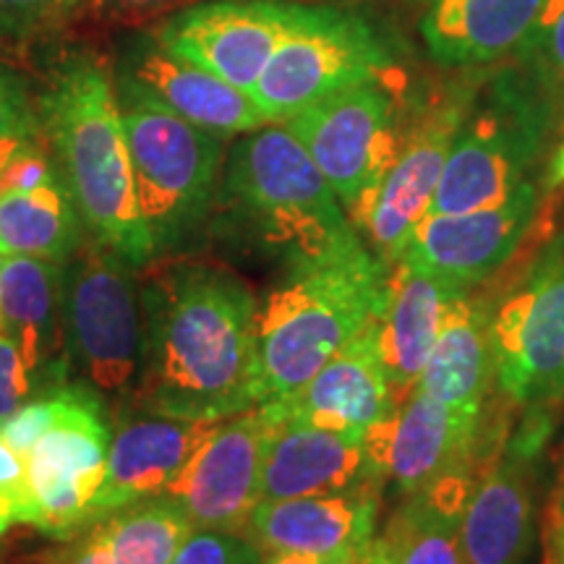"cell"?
I'll return each mask as SVG.
<instances>
[{
  "mask_svg": "<svg viewBox=\"0 0 564 564\" xmlns=\"http://www.w3.org/2000/svg\"><path fill=\"white\" fill-rule=\"evenodd\" d=\"M97 525L116 564H171L194 533L188 514L165 494L123 507Z\"/></svg>",
  "mask_w": 564,
  "mask_h": 564,
  "instance_id": "29",
  "label": "cell"
},
{
  "mask_svg": "<svg viewBox=\"0 0 564 564\" xmlns=\"http://www.w3.org/2000/svg\"><path fill=\"white\" fill-rule=\"evenodd\" d=\"M79 212L61 181L32 192L0 194V251L6 257H34L68 262L87 241Z\"/></svg>",
  "mask_w": 564,
  "mask_h": 564,
  "instance_id": "28",
  "label": "cell"
},
{
  "mask_svg": "<svg viewBox=\"0 0 564 564\" xmlns=\"http://www.w3.org/2000/svg\"><path fill=\"white\" fill-rule=\"evenodd\" d=\"M392 66L390 42L371 21L333 6L291 3L285 30L251 97L267 123H288L324 97Z\"/></svg>",
  "mask_w": 564,
  "mask_h": 564,
  "instance_id": "8",
  "label": "cell"
},
{
  "mask_svg": "<svg viewBox=\"0 0 564 564\" xmlns=\"http://www.w3.org/2000/svg\"><path fill=\"white\" fill-rule=\"evenodd\" d=\"M491 308L474 299V288L449 301L419 387L453 411L484 415L494 382Z\"/></svg>",
  "mask_w": 564,
  "mask_h": 564,
  "instance_id": "26",
  "label": "cell"
},
{
  "mask_svg": "<svg viewBox=\"0 0 564 564\" xmlns=\"http://www.w3.org/2000/svg\"><path fill=\"white\" fill-rule=\"evenodd\" d=\"M61 291L63 264L58 262L9 257L0 270V327L19 348L34 384L47 390L68 384Z\"/></svg>",
  "mask_w": 564,
  "mask_h": 564,
  "instance_id": "23",
  "label": "cell"
},
{
  "mask_svg": "<svg viewBox=\"0 0 564 564\" xmlns=\"http://www.w3.org/2000/svg\"><path fill=\"white\" fill-rule=\"evenodd\" d=\"M484 415L453 411L421 387L366 432V453L379 481H392L403 497L440 478L474 468Z\"/></svg>",
  "mask_w": 564,
  "mask_h": 564,
  "instance_id": "15",
  "label": "cell"
},
{
  "mask_svg": "<svg viewBox=\"0 0 564 564\" xmlns=\"http://www.w3.org/2000/svg\"><path fill=\"white\" fill-rule=\"evenodd\" d=\"M0 333H3V327H0Z\"/></svg>",
  "mask_w": 564,
  "mask_h": 564,
  "instance_id": "46",
  "label": "cell"
},
{
  "mask_svg": "<svg viewBox=\"0 0 564 564\" xmlns=\"http://www.w3.org/2000/svg\"><path fill=\"white\" fill-rule=\"evenodd\" d=\"M0 137H40L37 100L9 63H0Z\"/></svg>",
  "mask_w": 564,
  "mask_h": 564,
  "instance_id": "33",
  "label": "cell"
},
{
  "mask_svg": "<svg viewBox=\"0 0 564 564\" xmlns=\"http://www.w3.org/2000/svg\"><path fill=\"white\" fill-rule=\"evenodd\" d=\"M30 139L24 137H0V175H3L6 165L13 160V154H17L21 147L26 144Z\"/></svg>",
  "mask_w": 564,
  "mask_h": 564,
  "instance_id": "41",
  "label": "cell"
},
{
  "mask_svg": "<svg viewBox=\"0 0 564 564\" xmlns=\"http://www.w3.org/2000/svg\"><path fill=\"white\" fill-rule=\"evenodd\" d=\"M192 6V0H84L79 24L126 26L165 19L167 13Z\"/></svg>",
  "mask_w": 564,
  "mask_h": 564,
  "instance_id": "34",
  "label": "cell"
},
{
  "mask_svg": "<svg viewBox=\"0 0 564 564\" xmlns=\"http://www.w3.org/2000/svg\"><path fill=\"white\" fill-rule=\"evenodd\" d=\"M387 267L361 238L319 262L288 270L257 306L259 398L299 392L345 343L379 319Z\"/></svg>",
  "mask_w": 564,
  "mask_h": 564,
  "instance_id": "4",
  "label": "cell"
},
{
  "mask_svg": "<svg viewBox=\"0 0 564 564\" xmlns=\"http://www.w3.org/2000/svg\"><path fill=\"white\" fill-rule=\"evenodd\" d=\"M37 390L24 358L11 337L0 333V423L30 400V394Z\"/></svg>",
  "mask_w": 564,
  "mask_h": 564,
  "instance_id": "35",
  "label": "cell"
},
{
  "mask_svg": "<svg viewBox=\"0 0 564 564\" xmlns=\"http://www.w3.org/2000/svg\"><path fill=\"white\" fill-rule=\"evenodd\" d=\"M267 434L270 419L262 405L217 423L215 434L165 494L188 514L194 531L246 535L262 502Z\"/></svg>",
  "mask_w": 564,
  "mask_h": 564,
  "instance_id": "14",
  "label": "cell"
},
{
  "mask_svg": "<svg viewBox=\"0 0 564 564\" xmlns=\"http://www.w3.org/2000/svg\"><path fill=\"white\" fill-rule=\"evenodd\" d=\"M291 17L282 0H202L147 30L167 53L249 91L270 63Z\"/></svg>",
  "mask_w": 564,
  "mask_h": 564,
  "instance_id": "13",
  "label": "cell"
},
{
  "mask_svg": "<svg viewBox=\"0 0 564 564\" xmlns=\"http://www.w3.org/2000/svg\"><path fill=\"white\" fill-rule=\"evenodd\" d=\"M13 523H21V507L13 494L0 489V535L9 531Z\"/></svg>",
  "mask_w": 564,
  "mask_h": 564,
  "instance_id": "40",
  "label": "cell"
},
{
  "mask_svg": "<svg viewBox=\"0 0 564 564\" xmlns=\"http://www.w3.org/2000/svg\"><path fill=\"white\" fill-rule=\"evenodd\" d=\"M470 288L423 267L394 262L387 274V303L379 316V348L392 403L398 408L419 387L449 301Z\"/></svg>",
  "mask_w": 564,
  "mask_h": 564,
  "instance_id": "22",
  "label": "cell"
},
{
  "mask_svg": "<svg viewBox=\"0 0 564 564\" xmlns=\"http://www.w3.org/2000/svg\"><path fill=\"white\" fill-rule=\"evenodd\" d=\"M144 364L133 403L150 415L225 421L262 405L257 306L236 274L175 264L141 282Z\"/></svg>",
  "mask_w": 564,
  "mask_h": 564,
  "instance_id": "1",
  "label": "cell"
},
{
  "mask_svg": "<svg viewBox=\"0 0 564 564\" xmlns=\"http://www.w3.org/2000/svg\"><path fill=\"white\" fill-rule=\"evenodd\" d=\"M512 58L564 110V0H549Z\"/></svg>",
  "mask_w": 564,
  "mask_h": 564,
  "instance_id": "30",
  "label": "cell"
},
{
  "mask_svg": "<svg viewBox=\"0 0 564 564\" xmlns=\"http://www.w3.org/2000/svg\"><path fill=\"white\" fill-rule=\"evenodd\" d=\"M220 421L141 415L112 434L105 481L91 499V528L141 499L160 497L178 481Z\"/></svg>",
  "mask_w": 564,
  "mask_h": 564,
  "instance_id": "19",
  "label": "cell"
},
{
  "mask_svg": "<svg viewBox=\"0 0 564 564\" xmlns=\"http://www.w3.org/2000/svg\"><path fill=\"white\" fill-rule=\"evenodd\" d=\"M541 194L533 181L494 207L426 215L413 230L398 262L442 274L463 288H476L514 257L539 223Z\"/></svg>",
  "mask_w": 564,
  "mask_h": 564,
  "instance_id": "16",
  "label": "cell"
},
{
  "mask_svg": "<svg viewBox=\"0 0 564 564\" xmlns=\"http://www.w3.org/2000/svg\"><path fill=\"white\" fill-rule=\"evenodd\" d=\"M171 564H262V552L241 533L194 531Z\"/></svg>",
  "mask_w": 564,
  "mask_h": 564,
  "instance_id": "32",
  "label": "cell"
},
{
  "mask_svg": "<svg viewBox=\"0 0 564 564\" xmlns=\"http://www.w3.org/2000/svg\"><path fill=\"white\" fill-rule=\"evenodd\" d=\"M377 322L345 343L299 392L270 403L274 411L356 436H366L371 426L384 421L394 411V403Z\"/></svg>",
  "mask_w": 564,
  "mask_h": 564,
  "instance_id": "21",
  "label": "cell"
},
{
  "mask_svg": "<svg viewBox=\"0 0 564 564\" xmlns=\"http://www.w3.org/2000/svg\"><path fill=\"white\" fill-rule=\"evenodd\" d=\"M535 507L528 449L499 460L474 481L460 514L468 564H525L533 549Z\"/></svg>",
  "mask_w": 564,
  "mask_h": 564,
  "instance_id": "25",
  "label": "cell"
},
{
  "mask_svg": "<svg viewBox=\"0 0 564 564\" xmlns=\"http://www.w3.org/2000/svg\"><path fill=\"white\" fill-rule=\"evenodd\" d=\"M562 505H564V497H562Z\"/></svg>",
  "mask_w": 564,
  "mask_h": 564,
  "instance_id": "47",
  "label": "cell"
},
{
  "mask_svg": "<svg viewBox=\"0 0 564 564\" xmlns=\"http://www.w3.org/2000/svg\"><path fill=\"white\" fill-rule=\"evenodd\" d=\"M0 489L17 497L21 507V523H26L30 512V489H26V457L13 449L9 442L0 436Z\"/></svg>",
  "mask_w": 564,
  "mask_h": 564,
  "instance_id": "36",
  "label": "cell"
},
{
  "mask_svg": "<svg viewBox=\"0 0 564 564\" xmlns=\"http://www.w3.org/2000/svg\"><path fill=\"white\" fill-rule=\"evenodd\" d=\"M421 34L444 68L510 58L549 0H421Z\"/></svg>",
  "mask_w": 564,
  "mask_h": 564,
  "instance_id": "24",
  "label": "cell"
},
{
  "mask_svg": "<svg viewBox=\"0 0 564 564\" xmlns=\"http://www.w3.org/2000/svg\"><path fill=\"white\" fill-rule=\"evenodd\" d=\"M560 183H564V141L554 152L552 165H549V186H560Z\"/></svg>",
  "mask_w": 564,
  "mask_h": 564,
  "instance_id": "42",
  "label": "cell"
},
{
  "mask_svg": "<svg viewBox=\"0 0 564 564\" xmlns=\"http://www.w3.org/2000/svg\"><path fill=\"white\" fill-rule=\"evenodd\" d=\"M17 55H19L17 47H11L9 42L0 40V63H6V61H11V58H17Z\"/></svg>",
  "mask_w": 564,
  "mask_h": 564,
  "instance_id": "43",
  "label": "cell"
},
{
  "mask_svg": "<svg viewBox=\"0 0 564 564\" xmlns=\"http://www.w3.org/2000/svg\"><path fill=\"white\" fill-rule=\"evenodd\" d=\"M133 194L154 251L186 241L215 207L225 139L183 121L152 97L116 87Z\"/></svg>",
  "mask_w": 564,
  "mask_h": 564,
  "instance_id": "6",
  "label": "cell"
},
{
  "mask_svg": "<svg viewBox=\"0 0 564 564\" xmlns=\"http://www.w3.org/2000/svg\"><path fill=\"white\" fill-rule=\"evenodd\" d=\"M470 470L444 476L394 510L373 539L379 564H468L460 544V514L468 499Z\"/></svg>",
  "mask_w": 564,
  "mask_h": 564,
  "instance_id": "27",
  "label": "cell"
},
{
  "mask_svg": "<svg viewBox=\"0 0 564 564\" xmlns=\"http://www.w3.org/2000/svg\"><path fill=\"white\" fill-rule=\"evenodd\" d=\"M212 209L288 270L361 241L333 186L282 123L262 126L230 147Z\"/></svg>",
  "mask_w": 564,
  "mask_h": 564,
  "instance_id": "3",
  "label": "cell"
},
{
  "mask_svg": "<svg viewBox=\"0 0 564 564\" xmlns=\"http://www.w3.org/2000/svg\"><path fill=\"white\" fill-rule=\"evenodd\" d=\"M270 419L262 499H299L319 494L382 489L366 453L364 436L333 432L314 423L291 419L264 403Z\"/></svg>",
  "mask_w": 564,
  "mask_h": 564,
  "instance_id": "18",
  "label": "cell"
},
{
  "mask_svg": "<svg viewBox=\"0 0 564 564\" xmlns=\"http://www.w3.org/2000/svg\"><path fill=\"white\" fill-rule=\"evenodd\" d=\"M84 0H0V40L21 51L79 21Z\"/></svg>",
  "mask_w": 564,
  "mask_h": 564,
  "instance_id": "31",
  "label": "cell"
},
{
  "mask_svg": "<svg viewBox=\"0 0 564 564\" xmlns=\"http://www.w3.org/2000/svg\"><path fill=\"white\" fill-rule=\"evenodd\" d=\"M112 84L152 97L183 121L220 139L241 137L267 126L249 91L232 87L212 70L160 47L150 32L126 40Z\"/></svg>",
  "mask_w": 564,
  "mask_h": 564,
  "instance_id": "17",
  "label": "cell"
},
{
  "mask_svg": "<svg viewBox=\"0 0 564 564\" xmlns=\"http://www.w3.org/2000/svg\"><path fill=\"white\" fill-rule=\"evenodd\" d=\"M470 97V76L453 82L421 105H411L398 158L373 192L350 212L366 246L392 267L429 215Z\"/></svg>",
  "mask_w": 564,
  "mask_h": 564,
  "instance_id": "11",
  "label": "cell"
},
{
  "mask_svg": "<svg viewBox=\"0 0 564 564\" xmlns=\"http://www.w3.org/2000/svg\"><path fill=\"white\" fill-rule=\"evenodd\" d=\"M470 74V97L429 215L505 202L544 158L562 110L518 61Z\"/></svg>",
  "mask_w": 564,
  "mask_h": 564,
  "instance_id": "5",
  "label": "cell"
},
{
  "mask_svg": "<svg viewBox=\"0 0 564 564\" xmlns=\"http://www.w3.org/2000/svg\"><path fill=\"white\" fill-rule=\"evenodd\" d=\"M53 564H116L108 539H105L102 528L95 525L89 531L79 533L74 544L55 556Z\"/></svg>",
  "mask_w": 564,
  "mask_h": 564,
  "instance_id": "37",
  "label": "cell"
},
{
  "mask_svg": "<svg viewBox=\"0 0 564 564\" xmlns=\"http://www.w3.org/2000/svg\"><path fill=\"white\" fill-rule=\"evenodd\" d=\"M361 564H379L377 562V554H373V544L369 546V552L364 554V560H361Z\"/></svg>",
  "mask_w": 564,
  "mask_h": 564,
  "instance_id": "44",
  "label": "cell"
},
{
  "mask_svg": "<svg viewBox=\"0 0 564 564\" xmlns=\"http://www.w3.org/2000/svg\"><path fill=\"white\" fill-rule=\"evenodd\" d=\"M55 392L51 429L26 455V525L68 541L91 528L89 507L105 481L112 432L102 398L89 387L61 384Z\"/></svg>",
  "mask_w": 564,
  "mask_h": 564,
  "instance_id": "10",
  "label": "cell"
},
{
  "mask_svg": "<svg viewBox=\"0 0 564 564\" xmlns=\"http://www.w3.org/2000/svg\"><path fill=\"white\" fill-rule=\"evenodd\" d=\"M6 259H9V257H6V253H3V251H0V270H3V264H6Z\"/></svg>",
  "mask_w": 564,
  "mask_h": 564,
  "instance_id": "45",
  "label": "cell"
},
{
  "mask_svg": "<svg viewBox=\"0 0 564 564\" xmlns=\"http://www.w3.org/2000/svg\"><path fill=\"white\" fill-rule=\"evenodd\" d=\"M549 564H564V505H556L549 523Z\"/></svg>",
  "mask_w": 564,
  "mask_h": 564,
  "instance_id": "39",
  "label": "cell"
},
{
  "mask_svg": "<svg viewBox=\"0 0 564 564\" xmlns=\"http://www.w3.org/2000/svg\"><path fill=\"white\" fill-rule=\"evenodd\" d=\"M137 267L97 241L63 262L61 324L68 373L102 403H133L144 364V303Z\"/></svg>",
  "mask_w": 564,
  "mask_h": 564,
  "instance_id": "7",
  "label": "cell"
},
{
  "mask_svg": "<svg viewBox=\"0 0 564 564\" xmlns=\"http://www.w3.org/2000/svg\"><path fill=\"white\" fill-rule=\"evenodd\" d=\"M398 66L352 84L282 123L316 162L345 212L382 183L403 144L411 102Z\"/></svg>",
  "mask_w": 564,
  "mask_h": 564,
  "instance_id": "9",
  "label": "cell"
},
{
  "mask_svg": "<svg viewBox=\"0 0 564 564\" xmlns=\"http://www.w3.org/2000/svg\"><path fill=\"white\" fill-rule=\"evenodd\" d=\"M489 335L494 382L512 403L535 408L564 398V236L499 303Z\"/></svg>",
  "mask_w": 564,
  "mask_h": 564,
  "instance_id": "12",
  "label": "cell"
},
{
  "mask_svg": "<svg viewBox=\"0 0 564 564\" xmlns=\"http://www.w3.org/2000/svg\"><path fill=\"white\" fill-rule=\"evenodd\" d=\"M379 494L382 489L262 499L251 514L246 539L262 554H366L377 539Z\"/></svg>",
  "mask_w": 564,
  "mask_h": 564,
  "instance_id": "20",
  "label": "cell"
},
{
  "mask_svg": "<svg viewBox=\"0 0 564 564\" xmlns=\"http://www.w3.org/2000/svg\"><path fill=\"white\" fill-rule=\"evenodd\" d=\"M364 554L358 556H319V554H295V552H278L262 554V564H361Z\"/></svg>",
  "mask_w": 564,
  "mask_h": 564,
  "instance_id": "38",
  "label": "cell"
},
{
  "mask_svg": "<svg viewBox=\"0 0 564 564\" xmlns=\"http://www.w3.org/2000/svg\"><path fill=\"white\" fill-rule=\"evenodd\" d=\"M37 116L40 137L87 236L137 270L144 267L158 251L137 207L108 63L91 53L63 55L40 91Z\"/></svg>",
  "mask_w": 564,
  "mask_h": 564,
  "instance_id": "2",
  "label": "cell"
}]
</instances>
